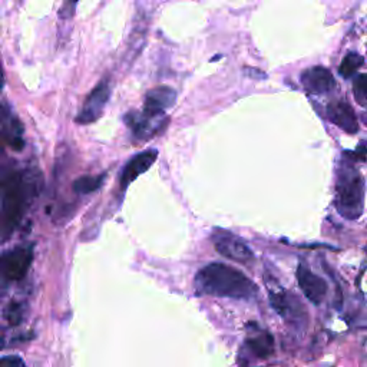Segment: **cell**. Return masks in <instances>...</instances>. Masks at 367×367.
<instances>
[{
  "mask_svg": "<svg viewBox=\"0 0 367 367\" xmlns=\"http://www.w3.org/2000/svg\"><path fill=\"white\" fill-rule=\"evenodd\" d=\"M36 171H4L0 168V234L8 239L22 221L39 191Z\"/></svg>",
  "mask_w": 367,
  "mask_h": 367,
  "instance_id": "obj_1",
  "label": "cell"
},
{
  "mask_svg": "<svg viewBox=\"0 0 367 367\" xmlns=\"http://www.w3.org/2000/svg\"><path fill=\"white\" fill-rule=\"evenodd\" d=\"M194 288L199 296L234 300H253L258 295V287L251 278L223 263H211L202 267L194 278Z\"/></svg>",
  "mask_w": 367,
  "mask_h": 367,
  "instance_id": "obj_2",
  "label": "cell"
},
{
  "mask_svg": "<svg viewBox=\"0 0 367 367\" xmlns=\"http://www.w3.org/2000/svg\"><path fill=\"white\" fill-rule=\"evenodd\" d=\"M366 184L361 172L354 165V160L343 158L337 168L334 185V207L337 212L349 219L356 221L364 211Z\"/></svg>",
  "mask_w": 367,
  "mask_h": 367,
  "instance_id": "obj_3",
  "label": "cell"
},
{
  "mask_svg": "<svg viewBox=\"0 0 367 367\" xmlns=\"http://www.w3.org/2000/svg\"><path fill=\"white\" fill-rule=\"evenodd\" d=\"M211 241L218 254L230 258L236 263L251 264L254 261V253L248 244L234 233L224 229H214L211 233Z\"/></svg>",
  "mask_w": 367,
  "mask_h": 367,
  "instance_id": "obj_4",
  "label": "cell"
},
{
  "mask_svg": "<svg viewBox=\"0 0 367 367\" xmlns=\"http://www.w3.org/2000/svg\"><path fill=\"white\" fill-rule=\"evenodd\" d=\"M268 299L273 309L287 322L296 326H302L303 322H307L306 310L302 302L292 295L291 291H287L281 287H274L268 290Z\"/></svg>",
  "mask_w": 367,
  "mask_h": 367,
  "instance_id": "obj_5",
  "label": "cell"
},
{
  "mask_svg": "<svg viewBox=\"0 0 367 367\" xmlns=\"http://www.w3.org/2000/svg\"><path fill=\"white\" fill-rule=\"evenodd\" d=\"M33 261V246H19L0 256V275L6 281H21Z\"/></svg>",
  "mask_w": 367,
  "mask_h": 367,
  "instance_id": "obj_6",
  "label": "cell"
},
{
  "mask_svg": "<svg viewBox=\"0 0 367 367\" xmlns=\"http://www.w3.org/2000/svg\"><path fill=\"white\" fill-rule=\"evenodd\" d=\"M296 277H297L299 287L303 291L306 299L314 306H320L327 296V291H329L327 283L322 277L314 274L306 263L299 264Z\"/></svg>",
  "mask_w": 367,
  "mask_h": 367,
  "instance_id": "obj_7",
  "label": "cell"
},
{
  "mask_svg": "<svg viewBox=\"0 0 367 367\" xmlns=\"http://www.w3.org/2000/svg\"><path fill=\"white\" fill-rule=\"evenodd\" d=\"M109 95H111L109 82H108V80H102L87 98L82 109L80 111V114L77 116V122L87 125V124H92V122L98 121L108 104Z\"/></svg>",
  "mask_w": 367,
  "mask_h": 367,
  "instance_id": "obj_8",
  "label": "cell"
},
{
  "mask_svg": "<svg viewBox=\"0 0 367 367\" xmlns=\"http://www.w3.org/2000/svg\"><path fill=\"white\" fill-rule=\"evenodd\" d=\"M0 143L11 146L15 151H22L25 146L21 121L2 102H0Z\"/></svg>",
  "mask_w": 367,
  "mask_h": 367,
  "instance_id": "obj_9",
  "label": "cell"
},
{
  "mask_svg": "<svg viewBox=\"0 0 367 367\" xmlns=\"http://www.w3.org/2000/svg\"><path fill=\"white\" fill-rule=\"evenodd\" d=\"M302 84L305 89L314 95L330 94L336 88L333 73L324 66H313L302 73Z\"/></svg>",
  "mask_w": 367,
  "mask_h": 367,
  "instance_id": "obj_10",
  "label": "cell"
},
{
  "mask_svg": "<svg viewBox=\"0 0 367 367\" xmlns=\"http://www.w3.org/2000/svg\"><path fill=\"white\" fill-rule=\"evenodd\" d=\"M177 101V92L170 87H157L145 97L143 111L153 116H164L165 112L174 106Z\"/></svg>",
  "mask_w": 367,
  "mask_h": 367,
  "instance_id": "obj_11",
  "label": "cell"
},
{
  "mask_svg": "<svg viewBox=\"0 0 367 367\" xmlns=\"http://www.w3.org/2000/svg\"><path fill=\"white\" fill-rule=\"evenodd\" d=\"M126 124L132 129V133L136 139L145 141L153 138L155 133H158L165 124L164 116H153L145 112L141 114H128L125 116Z\"/></svg>",
  "mask_w": 367,
  "mask_h": 367,
  "instance_id": "obj_12",
  "label": "cell"
},
{
  "mask_svg": "<svg viewBox=\"0 0 367 367\" xmlns=\"http://www.w3.org/2000/svg\"><path fill=\"white\" fill-rule=\"evenodd\" d=\"M157 158H158L157 150L143 151V153L135 155L133 158H131L126 163V165L121 174V188L126 190L139 175L145 174L154 165Z\"/></svg>",
  "mask_w": 367,
  "mask_h": 367,
  "instance_id": "obj_13",
  "label": "cell"
},
{
  "mask_svg": "<svg viewBox=\"0 0 367 367\" xmlns=\"http://www.w3.org/2000/svg\"><path fill=\"white\" fill-rule=\"evenodd\" d=\"M327 118L347 133L358 132V122L353 108L343 99L332 101L327 105Z\"/></svg>",
  "mask_w": 367,
  "mask_h": 367,
  "instance_id": "obj_14",
  "label": "cell"
},
{
  "mask_svg": "<svg viewBox=\"0 0 367 367\" xmlns=\"http://www.w3.org/2000/svg\"><path fill=\"white\" fill-rule=\"evenodd\" d=\"M246 347L254 357L268 358L274 353V339L267 330L254 327L247 336Z\"/></svg>",
  "mask_w": 367,
  "mask_h": 367,
  "instance_id": "obj_15",
  "label": "cell"
},
{
  "mask_svg": "<svg viewBox=\"0 0 367 367\" xmlns=\"http://www.w3.org/2000/svg\"><path fill=\"white\" fill-rule=\"evenodd\" d=\"M104 181H105V175L104 174L81 177L75 182H73V191L81 194V195L92 194V192L98 191L102 187Z\"/></svg>",
  "mask_w": 367,
  "mask_h": 367,
  "instance_id": "obj_16",
  "label": "cell"
},
{
  "mask_svg": "<svg viewBox=\"0 0 367 367\" xmlns=\"http://www.w3.org/2000/svg\"><path fill=\"white\" fill-rule=\"evenodd\" d=\"M364 65L363 56L357 53H347L339 66V73L343 78H351L356 75V72Z\"/></svg>",
  "mask_w": 367,
  "mask_h": 367,
  "instance_id": "obj_17",
  "label": "cell"
},
{
  "mask_svg": "<svg viewBox=\"0 0 367 367\" xmlns=\"http://www.w3.org/2000/svg\"><path fill=\"white\" fill-rule=\"evenodd\" d=\"M23 316H25V307L22 303H18V302H12L5 310V319L12 326H19L23 320Z\"/></svg>",
  "mask_w": 367,
  "mask_h": 367,
  "instance_id": "obj_18",
  "label": "cell"
},
{
  "mask_svg": "<svg viewBox=\"0 0 367 367\" xmlns=\"http://www.w3.org/2000/svg\"><path fill=\"white\" fill-rule=\"evenodd\" d=\"M353 91H354V98H356L357 104L364 108L367 105V81H366L364 73H361V75H358L354 80Z\"/></svg>",
  "mask_w": 367,
  "mask_h": 367,
  "instance_id": "obj_19",
  "label": "cell"
},
{
  "mask_svg": "<svg viewBox=\"0 0 367 367\" xmlns=\"http://www.w3.org/2000/svg\"><path fill=\"white\" fill-rule=\"evenodd\" d=\"M0 367H26V364L19 356H6L0 357Z\"/></svg>",
  "mask_w": 367,
  "mask_h": 367,
  "instance_id": "obj_20",
  "label": "cell"
},
{
  "mask_svg": "<svg viewBox=\"0 0 367 367\" xmlns=\"http://www.w3.org/2000/svg\"><path fill=\"white\" fill-rule=\"evenodd\" d=\"M67 2H69V4L72 5V8H73V6H75V5L78 4V0H67Z\"/></svg>",
  "mask_w": 367,
  "mask_h": 367,
  "instance_id": "obj_21",
  "label": "cell"
},
{
  "mask_svg": "<svg viewBox=\"0 0 367 367\" xmlns=\"http://www.w3.org/2000/svg\"><path fill=\"white\" fill-rule=\"evenodd\" d=\"M4 85V77H2V70H0V88Z\"/></svg>",
  "mask_w": 367,
  "mask_h": 367,
  "instance_id": "obj_22",
  "label": "cell"
}]
</instances>
